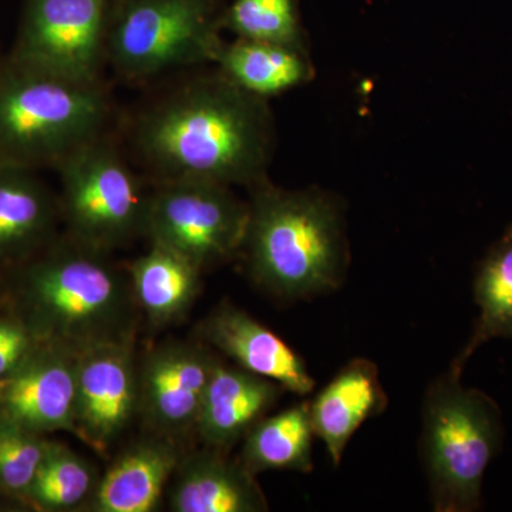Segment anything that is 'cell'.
Here are the masks:
<instances>
[{"mask_svg": "<svg viewBox=\"0 0 512 512\" xmlns=\"http://www.w3.org/2000/svg\"><path fill=\"white\" fill-rule=\"evenodd\" d=\"M114 0H29L12 62L77 80H101Z\"/></svg>", "mask_w": 512, "mask_h": 512, "instance_id": "cell-9", "label": "cell"}, {"mask_svg": "<svg viewBox=\"0 0 512 512\" xmlns=\"http://www.w3.org/2000/svg\"><path fill=\"white\" fill-rule=\"evenodd\" d=\"M473 295L480 315L470 339L451 363V372L458 375H463L468 360L485 343L512 340V225L478 264Z\"/></svg>", "mask_w": 512, "mask_h": 512, "instance_id": "cell-20", "label": "cell"}, {"mask_svg": "<svg viewBox=\"0 0 512 512\" xmlns=\"http://www.w3.org/2000/svg\"><path fill=\"white\" fill-rule=\"evenodd\" d=\"M387 407V396L375 363L350 360L309 402L313 430L338 466L350 439Z\"/></svg>", "mask_w": 512, "mask_h": 512, "instance_id": "cell-16", "label": "cell"}, {"mask_svg": "<svg viewBox=\"0 0 512 512\" xmlns=\"http://www.w3.org/2000/svg\"><path fill=\"white\" fill-rule=\"evenodd\" d=\"M170 507L174 512H261L264 491L241 463L212 450L181 458L174 473Z\"/></svg>", "mask_w": 512, "mask_h": 512, "instance_id": "cell-17", "label": "cell"}, {"mask_svg": "<svg viewBox=\"0 0 512 512\" xmlns=\"http://www.w3.org/2000/svg\"><path fill=\"white\" fill-rule=\"evenodd\" d=\"M110 94L101 80H77L10 62L0 70V161L56 165L104 136Z\"/></svg>", "mask_w": 512, "mask_h": 512, "instance_id": "cell-4", "label": "cell"}, {"mask_svg": "<svg viewBox=\"0 0 512 512\" xmlns=\"http://www.w3.org/2000/svg\"><path fill=\"white\" fill-rule=\"evenodd\" d=\"M35 336L13 320L0 319V382L12 376L33 353Z\"/></svg>", "mask_w": 512, "mask_h": 512, "instance_id": "cell-26", "label": "cell"}, {"mask_svg": "<svg viewBox=\"0 0 512 512\" xmlns=\"http://www.w3.org/2000/svg\"><path fill=\"white\" fill-rule=\"evenodd\" d=\"M181 457L173 440L156 434L130 444L99 478L87 503L93 512L157 510Z\"/></svg>", "mask_w": 512, "mask_h": 512, "instance_id": "cell-15", "label": "cell"}, {"mask_svg": "<svg viewBox=\"0 0 512 512\" xmlns=\"http://www.w3.org/2000/svg\"><path fill=\"white\" fill-rule=\"evenodd\" d=\"M204 269L187 256L154 244L128 268L137 308L154 328L180 322L201 291Z\"/></svg>", "mask_w": 512, "mask_h": 512, "instance_id": "cell-18", "label": "cell"}, {"mask_svg": "<svg viewBox=\"0 0 512 512\" xmlns=\"http://www.w3.org/2000/svg\"><path fill=\"white\" fill-rule=\"evenodd\" d=\"M252 190L242 251L256 284L285 299L335 291L348 264L335 205L319 192L279 190L266 180Z\"/></svg>", "mask_w": 512, "mask_h": 512, "instance_id": "cell-2", "label": "cell"}, {"mask_svg": "<svg viewBox=\"0 0 512 512\" xmlns=\"http://www.w3.org/2000/svg\"><path fill=\"white\" fill-rule=\"evenodd\" d=\"M249 207L228 185L201 180L158 181L148 198L144 234L202 269L242 251Z\"/></svg>", "mask_w": 512, "mask_h": 512, "instance_id": "cell-8", "label": "cell"}, {"mask_svg": "<svg viewBox=\"0 0 512 512\" xmlns=\"http://www.w3.org/2000/svg\"><path fill=\"white\" fill-rule=\"evenodd\" d=\"M100 251L73 238L33 268L29 296L47 346L80 355L104 343L134 339L137 303Z\"/></svg>", "mask_w": 512, "mask_h": 512, "instance_id": "cell-3", "label": "cell"}, {"mask_svg": "<svg viewBox=\"0 0 512 512\" xmlns=\"http://www.w3.org/2000/svg\"><path fill=\"white\" fill-rule=\"evenodd\" d=\"M52 221V202L30 168L0 161V254L35 244Z\"/></svg>", "mask_w": 512, "mask_h": 512, "instance_id": "cell-22", "label": "cell"}, {"mask_svg": "<svg viewBox=\"0 0 512 512\" xmlns=\"http://www.w3.org/2000/svg\"><path fill=\"white\" fill-rule=\"evenodd\" d=\"M76 355L47 346L0 382V414L33 433L74 430Z\"/></svg>", "mask_w": 512, "mask_h": 512, "instance_id": "cell-12", "label": "cell"}, {"mask_svg": "<svg viewBox=\"0 0 512 512\" xmlns=\"http://www.w3.org/2000/svg\"><path fill=\"white\" fill-rule=\"evenodd\" d=\"M222 28L239 39L303 47L296 0H235L222 13Z\"/></svg>", "mask_w": 512, "mask_h": 512, "instance_id": "cell-24", "label": "cell"}, {"mask_svg": "<svg viewBox=\"0 0 512 512\" xmlns=\"http://www.w3.org/2000/svg\"><path fill=\"white\" fill-rule=\"evenodd\" d=\"M0 70H2V69H0Z\"/></svg>", "mask_w": 512, "mask_h": 512, "instance_id": "cell-27", "label": "cell"}, {"mask_svg": "<svg viewBox=\"0 0 512 512\" xmlns=\"http://www.w3.org/2000/svg\"><path fill=\"white\" fill-rule=\"evenodd\" d=\"M49 444L0 414V490L25 497Z\"/></svg>", "mask_w": 512, "mask_h": 512, "instance_id": "cell-25", "label": "cell"}, {"mask_svg": "<svg viewBox=\"0 0 512 512\" xmlns=\"http://www.w3.org/2000/svg\"><path fill=\"white\" fill-rule=\"evenodd\" d=\"M57 168L73 238L109 252L144 234L150 194L106 134L74 151Z\"/></svg>", "mask_w": 512, "mask_h": 512, "instance_id": "cell-7", "label": "cell"}, {"mask_svg": "<svg viewBox=\"0 0 512 512\" xmlns=\"http://www.w3.org/2000/svg\"><path fill=\"white\" fill-rule=\"evenodd\" d=\"M282 392L272 380L215 360L195 431L208 447L224 453L268 414Z\"/></svg>", "mask_w": 512, "mask_h": 512, "instance_id": "cell-14", "label": "cell"}, {"mask_svg": "<svg viewBox=\"0 0 512 512\" xmlns=\"http://www.w3.org/2000/svg\"><path fill=\"white\" fill-rule=\"evenodd\" d=\"M99 477L92 464L62 444L50 443L45 460L25 497L45 511L86 507Z\"/></svg>", "mask_w": 512, "mask_h": 512, "instance_id": "cell-23", "label": "cell"}, {"mask_svg": "<svg viewBox=\"0 0 512 512\" xmlns=\"http://www.w3.org/2000/svg\"><path fill=\"white\" fill-rule=\"evenodd\" d=\"M500 406L483 390L464 387L448 370L424 397L421 456L439 512H473L483 507V481L503 450Z\"/></svg>", "mask_w": 512, "mask_h": 512, "instance_id": "cell-5", "label": "cell"}, {"mask_svg": "<svg viewBox=\"0 0 512 512\" xmlns=\"http://www.w3.org/2000/svg\"><path fill=\"white\" fill-rule=\"evenodd\" d=\"M200 338L237 366L282 386L286 392L306 396L315 379L298 355L275 332L232 303L224 302L198 326Z\"/></svg>", "mask_w": 512, "mask_h": 512, "instance_id": "cell-13", "label": "cell"}, {"mask_svg": "<svg viewBox=\"0 0 512 512\" xmlns=\"http://www.w3.org/2000/svg\"><path fill=\"white\" fill-rule=\"evenodd\" d=\"M215 63L229 82L252 96H278L311 80L305 47L239 39L222 45Z\"/></svg>", "mask_w": 512, "mask_h": 512, "instance_id": "cell-19", "label": "cell"}, {"mask_svg": "<svg viewBox=\"0 0 512 512\" xmlns=\"http://www.w3.org/2000/svg\"><path fill=\"white\" fill-rule=\"evenodd\" d=\"M313 430L309 402L262 417L244 437L241 464L249 473L269 470H313Z\"/></svg>", "mask_w": 512, "mask_h": 512, "instance_id": "cell-21", "label": "cell"}, {"mask_svg": "<svg viewBox=\"0 0 512 512\" xmlns=\"http://www.w3.org/2000/svg\"><path fill=\"white\" fill-rule=\"evenodd\" d=\"M222 13L217 0H114L106 63L140 82L168 70L215 62Z\"/></svg>", "mask_w": 512, "mask_h": 512, "instance_id": "cell-6", "label": "cell"}, {"mask_svg": "<svg viewBox=\"0 0 512 512\" xmlns=\"http://www.w3.org/2000/svg\"><path fill=\"white\" fill-rule=\"evenodd\" d=\"M215 357L201 346L165 343L138 369V413L160 436L197 429L202 399Z\"/></svg>", "mask_w": 512, "mask_h": 512, "instance_id": "cell-11", "label": "cell"}, {"mask_svg": "<svg viewBox=\"0 0 512 512\" xmlns=\"http://www.w3.org/2000/svg\"><path fill=\"white\" fill-rule=\"evenodd\" d=\"M265 99L215 76L192 79L138 114L131 143L157 181L255 187L272 151Z\"/></svg>", "mask_w": 512, "mask_h": 512, "instance_id": "cell-1", "label": "cell"}, {"mask_svg": "<svg viewBox=\"0 0 512 512\" xmlns=\"http://www.w3.org/2000/svg\"><path fill=\"white\" fill-rule=\"evenodd\" d=\"M133 340L104 343L76 356L74 430L106 454L138 413V369Z\"/></svg>", "mask_w": 512, "mask_h": 512, "instance_id": "cell-10", "label": "cell"}]
</instances>
